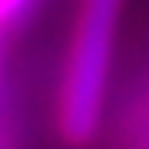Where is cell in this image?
I'll list each match as a JSON object with an SVG mask.
<instances>
[{
	"mask_svg": "<svg viewBox=\"0 0 149 149\" xmlns=\"http://www.w3.org/2000/svg\"><path fill=\"white\" fill-rule=\"evenodd\" d=\"M30 3L33 0H0V30L10 27L13 20H20V17L30 10Z\"/></svg>",
	"mask_w": 149,
	"mask_h": 149,
	"instance_id": "2",
	"label": "cell"
},
{
	"mask_svg": "<svg viewBox=\"0 0 149 149\" xmlns=\"http://www.w3.org/2000/svg\"><path fill=\"white\" fill-rule=\"evenodd\" d=\"M123 0H80L56 93V133L66 146H90L103 129Z\"/></svg>",
	"mask_w": 149,
	"mask_h": 149,
	"instance_id": "1",
	"label": "cell"
}]
</instances>
